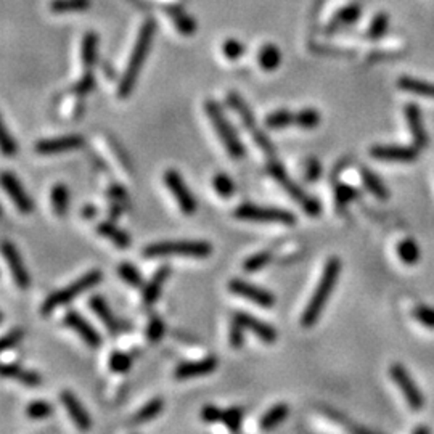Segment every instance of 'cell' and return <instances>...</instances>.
Returning <instances> with one entry per match:
<instances>
[{
  "label": "cell",
  "instance_id": "50",
  "mask_svg": "<svg viewBox=\"0 0 434 434\" xmlns=\"http://www.w3.org/2000/svg\"><path fill=\"white\" fill-rule=\"evenodd\" d=\"M200 416L205 423H219V421H222L224 410L219 409L217 405H205L201 409Z\"/></svg>",
  "mask_w": 434,
  "mask_h": 434
},
{
  "label": "cell",
  "instance_id": "27",
  "mask_svg": "<svg viewBox=\"0 0 434 434\" xmlns=\"http://www.w3.org/2000/svg\"><path fill=\"white\" fill-rule=\"evenodd\" d=\"M397 85H399V89L404 90V92H409V94L434 98V83H428V80L402 76L401 79H399Z\"/></svg>",
  "mask_w": 434,
  "mask_h": 434
},
{
  "label": "cell",
  "instance_id": "57",
  "mask_svg": "<svg viewBox=\"0 0 434 434\" xmlns=\"http://www.w3.org/2000/svg\"><path fill=\"white\" fill-rule=\"evenodd\" d=\"M121 212H123V205L111 201V207H109V217H111V221L118 219L121 216Z\"/></svg>",
  "mask_w": 434,
  "mask_h": 434
},
{
  "label": "cell",
  "instance_id": "37",
  "mask_svg": "<svg viewBox=\"0 0 434 434\" xmlns=\"http://www.w3.org/2000/svg\"><path fill=\"white\" fill-rule=\"evenodd\" d=\"M118 275L121 277V280L132 288H143L145 285L143 275L138 272L135 265L131 263H121L118 267Z\"/></svg>",
  "mask_w": 434,
  "mask_h": 434
},
{
  "label": "cell",
  "instance_id": "56",
  "mask_svg": "<svg viewBox=\"0 0 434 434\" xmlns=\"http://www.w3.org/2000/svg\"><path fill=\"white\" fill-rule=\"evenodd\" d=\"M80 214H83V217L85 219V221H92V219H95L97 216V207L94 205H85L83 207V211H80Z\"/></svg>",
  "mask_w": 434,
  "mask_h": 434
},
{
  "label": "cell",
  "instance_id": "17",
  "mask_svg": "<svg viewBox=\"0 0 434 434\" xmlns=\"http://www.w3.org/2000/svg\"><path fill=\"white\" fill-rule=\"evenodd\" d=\"M60 401L63 404V407L66 409L69 418H71L73 423L78 426V430L89 431L92 428V418L90 415L87 414V410L84 409V405L80 404L79 399L74 396L71 391H61Z\"/></svg>",
  "mask_w": 434,
  "mask_h": 434
},
{
  "label": "cell",
  "instance_id": "55",
  "mask_svg": "<svg viewBox=\"0 0 434 434\" xmlns=\"http://www.w3.org/2000/svg\"><path fill=\"white\" fill-rule=\"evenodd\" d=\"M108 196L111 198V201L114 203H119V205H124V203L127 201V193L126 190L121 187L119 183H111L108 187Z\"/></svg>",
  "mask_w": 434,
  "mask_h": 434
},
{
  "label": "cell",
  "instance_id": "30",
  "mask_svg": "<svg viewBox=\"0 0 434 434\" xmlns=\"http://www.w3.org/2000/svg\"><path fill=\"white\" fill-rule=\"evenodd\" d=\"M52 210L58 217H65L69 210V190L65 183H55L50 192Z\"/></svg>",
  "mask_w": 434,
  "mask_h": 434
},
{
  "label": "cell",
  "instance_id": "46",
  "mask_svg": "<svg viewBox=\"0 0 434 434\" xmlns=\"http://www.w3.org/2000/svg\"><path fill=\"white\" fill-rule=\"evenodd\" d=\"M94 87H95L94 73L87 71V73H83V76H80L78 79V83L73 85V94H76L78 97H84L89 94V92L94 90Z\"/></svg>",
  "mask_w": 434,
  "mask_h": 434
},
{
  "label": "cell",
  "instance_id": "9",
  "mask_svg": "<svg viewBox=\"0 0 434 434\" xmlns=\"http://www.w3.org/2000/svg\"><path fill=\"white\" fill-rule=\"evenodd\" d=\"M390 375L392 381L397 385L399 390L402 391L404 399L405 402L409 404V407L415 410V412H418V410L423 407L425 399L423 394H421V391L418 390V386L415 385L412 376H410L407 370H405V367L401 366V363H394V366H391L390 368Z\"/></svg>",
  "mask_w": 434,
  "mask_h": 434
},
{
  "label": "cell",
  "instance_id": "49",
  "mask_svg": "<svg viewBox=\"0 0 434 434\" xmlns=\"http://www.w3.org/2000/svg\"><path fill=\"white\" fill-rule=\"evenodd\" d=\"M414 318L426 328H434V309L428 306H416L414 309Z\"/></svg>",
  "mask_w": 434,
  "mask_h": 434
},
{
  "label": "cell",
  "instance_id": "5",
  "mask_svg": "<svg viewBox=\"0 0 434 434\" xmlns=\"http://www.w3.org/2000/svg\"><path fill=\"white\" fill-rule=\"evenodd\" d=\"M205 113H206L207 118H210L214 131H216V134L222 140L224 147H225V150H227L230 158L241 159L243 156H245V147H243V143L239 138L236 131L234 129V126L230 124L227 116H225L222 107L214 100H206L205 102Z\"/></svg>",
  "mask_w": 434,
  "mask_h": 434
},
{
  "label": "cell",
  "instance_id": "40",
  "mask_svg": "<svg viewBox=\"0 0 434 434\" xmlns=\"http://www.w3.org/2000/svg\"><path fill=\"white\" fill-rule=\"evenodd\" d=\"M108 367L113 373H127L132 367V357L123 351H113L108 358Z\"/></svg>",
  "mask_w": 434,
  "mask_h": 434
},
{
  "label": "cell",
  "instance_id": "21",
  "mask_svg": "<svg viewBox=\"0 0 434 434\" xmlns=\"http://www.w3.org/2000/svg\"><path fill=\"white\" fill-rule=\"evenodd\" d=\"M169 277H171V265H167V264H163L158 270L155 272L152 279L143 285L142 299L145 304L152 306L156 303V301H158L161 289H163L164 283L167 279H169Z\"/></svg>",
  "mask_w": 434,
  "mask_h": 434
},
{
  "label": "cell",
  "instance_id": "45",
  "mask_svg": "<svg viewBox=\"0 0 434 434\" xmlns=\"http://www.w3.org/2000/svg\"><path fill=\"white\" fill-rule=\"evenodd\" d=\"M222 423L227 426V430L230 431H240L243 425V410L240 407H230L224 410Z\"/></svg>",
  "mask_w": 434,
  "mask_h": 434
},
{
  "label": "cell",
  "instance_id": "6",
  "mask_svg": "<svg viewBox=\"0 0 434 434\" xmlns=\"http://www.w3.org/2000/svg\"><path fill=\"white\" fill-rule=\"evenodd\" d=\"M227 103H229V107L236 113V116L240 118L243 127H245V129L250 132V135L254 140V143H256L258 147L269 156V159H274L275 158V147L272 145V142L269 140L267 135H265L264 132L258 127L256 119H254L250 107L246 105V102L243 100V98L239 94H236V92H229Z\"/></svg>",
  "mask_w": 434,
  "mask_h": 434
},
{
  "label": "cell",
  "instance_id": "3",
  "mask_svg": "<svg viewBox=\"0 0 434 434\" xmlns=\"http://www.w3.org/2000/svg\"><path fill=\"white\" fill-rule=\"evenodd\" d=\"M212 253V245L203 240H182V241H161L143 248V256L148 259L182 256L193 259H206Z\"/></svg>",
  "mask_w": 434,
  "mask_h": 434
},
{
  "label": "cell",
  "instance_id": "22",
  "mask_svg": "<svg viewBox=\"0 0 434 434\" xmlns=\"http://www.w3.org/2000/svg\"><path fill=\"white\" fill-rule=\"evenodd\" d=\"M362 15V8L358 4H349L346 7L339 8L337 13H334L330 21L327 23L325 31L327 32H334L339 31V29L351 26L352 23H356Z\"/></svg>",
  "mask_w": 434,
  "mask_h": 434
},
{
  "label": "cell",
  "instance_id": "2",
  "mask_svg": "<svg viewBox=\"0 0 434 434\" xmlns=\"http://www.w3.org/2000/svg\"><path fill=\"white\" fill-rule=\"evenodd\" d=\"M339 274H341L339 258H330L327 260L325 267H323V274L317 283L314 294H312L309 304L306 306L303 315H301V325L304 328L314 327L318 318H320L330 296H332L334 287H337Z\"/></svg>",
  "mask_w": 434,
  "mask_h": 434
},
{
  "label": "cell",
  "instance_id": "24",
  "mask_svg": "<svg viewBox=\"0 0 434 434\" xmlns=\"http://www.w3.org/2000/svg\"><path fill=\"white\" fill-rule=\"evenodd\" d=\"M2 376L4 378H15L21 385L28 387H37L42 383V376L32 370H25L18 363H5L2 366Z\"/></svg>",
  "mask_w": 434,
  "mask_h": 434
},
{
  "label": "cell",
  "instance_id": "31",
  "mask_svg": "<svg viewBox=\"0 0 434 434\" xmlns=\"http://www.w3.org/2000/svg\"><path fill=\"white\" fill-rule=\"evenodd\" d=\"M164 409V401L161 397H155L152 399V401H148L147 404L143 405L142 409H138L135 415L132 416V425H142V423H147V421L153 420L158 416L161 412H163Z\"/></svg>",
  "mask_w": 434,
  "mask_h": 434
},
{
  "label": "cell",
  "instance_id": "26",
  "mask_svg": "<svg viewBox=\"0 0 434 434\" xmlns=\"http://www.w3.org/2000/svg\"><path fill=\"white\" fill-rule=\"evenodd\" d=\"M97 34L95 32H85L83 39H80V49H79V60L83 71H92L97 60Z\"/></svg>",
  "mask_w": 434,
  "mask_h": 434
},
{
  "label": "cell",
  "instance_id": "53",
  "mask_svg": "<svg viewBox=\"0 0 434 434\" xmlns=\"http://www.w3.org/2000/svg\"><path fill=\"white\" fill-rule=\"evenodd\" d=\"M2 152L5 156H15L16 152H18V145H16L15 138L10 135L5 124H2Z\"/></svg>",
  "mask_w": 434,
  "mask_h": 434
},
{
  "label": "cell",
  "instance_id": "43",
  "mask_svg": "<svg viewBox=\"0 0 434 434\" xmlns=\"http://www.w3.org/2000/svg\"><path fill=\"white\" fill-rule=\"evenodd\" d=\"M245 330L236 318L231 317L229 327V344L231 349H241L245 346Z\"/></svg>",
  "mask_w": 434,
  "mask_h": 434
},
{
  "label": "cell",
  "instance_id": "42",
  "mask_svg": "<svg viewBox=\"0 0 434 434\" xmlns=\"http://www.w3.org/2000/svg\"><path fill=\"white\" fill-rule=\"evenodd\" d=\"M212 187L216 190V193L222 198H230L235 193V183L224 172H217L212 179Z\"/></svg>",
  "mask_w": 434,
  "mask_h": 434
},
{
  "label": "cell",
  "instance_id": "32",
  "mask_svg": "<svg viewBox=\"0 0 434 434\" xmlns=\"http://www.w3.org/2000/svg\"><path fill=\"white\" fill-rule=\"evenodd\" d=\"M282 55L274 44H265L258 52V63L264 71H275L280 66Z\"/></svg>",
  "mask_w": 434,
  "mask_h": 434
},
{
  "label": "cell",
  "instance_id": "12",
  "mask_svg": "<svg viewBox=\"0 0 434 434\" xmlns=\"http://www.w3.org/2000/svg\"><path fill=\"white\" fill-rule=\"evenodd\" d=\"M85 143V138L79 134H69L61 135L55 138H44L34 145L36 153L50 156V155H60L65 152H71V150L80 148Z\"/></svg>",
  "mask_w": 434,
  "mask_h": 434
},
{
  "label": "cell",
  "instance_id": "23",
  "mask_svg": "<svg viewBox=\"0 0 434 434\" xmlns=\"http://www.w3.org/2000/svg\"><path fill=\"white\" fill-rule=\"evenodd\" d=\"M89 306L90 309L94 311V314L103 322V325L108 328L109 333L116 334L119 332L118 320H116V317L113 315V312L109 309L105 298L100 296V294H94V296L89 298Z\"/></svg>",
  "mask_w": 434,
  "mask_h": 434
},
{
  "label": "cell",
  "instance_id": "10",
  "mask_svg": "<svg viewBox=\"0 0 434 434\" xmlns=\"http://www.w3.org/2000/svg\"><path fill=\"white\" fill-rule=\"evenodd\" d=\"M227 288H229V291L231 294H235V296L245 298L248 301H251V303L260 306V308H264V309L274 308V304H275L274 293H270L269 289L260 288L258 285H254V283H250L246 280L231 279L229 282Z\"/></svg>",
  "mask_w": 434,
  "mask_h": 434
},
{
  "label": "cell",
  "instance_id": "28",
  "mask_svg": "<svg viewBox=\"0 0 434 434\" xmlns=\"http://www.w3.org/2000/svg\"><path fill=\"white\" fill-rule=\"evenodd\" d=\"M92 5L90 0H50L49 10L54 15L83 13Z\"/></svg>",
  "mask_w": 434,
  "mask_h": 434
},
{
  "label": "cell",
  "instance_id": "36",
  "mask_svg": "<svg viewBox=\"0 0 434 434\" xmlns=\"http://www.w3.org/2000/svg\"><path fill=\"white\" fill-rule=\"evenodd\" d=\"M397 256L404 264L414 265L420 260V248L414 240L405 239L397 245Z\"/></svg>",
  "mask_w": 434,
  "mask_h": 434
},
{
  "label": "cell",
  "instance_id": "58",
  "mask_svg": "<svg viewBox=\"0 0 434 434\" xmlns=\"http://www.w3.org/2000/svg\"><path fill=\"white\" fill-rule=\"evenodd\" d=\"M414 433H415V434H418V433H430V428H425V426L416 428V430H415Z\"/></svg>",
  "mask_w": 434,
  "mask_h": 434
},
{
  "label": "cell",
  "instance_id": "7",
  "mask_svg": "<svg viewBox=\"0 0 434 434\" xmlns=\"http://www.w3.org/2000/svg\"><path fill=\"white\" fill-rule=\"evenodd\" d=\"M235 217L240 221L250 222H274L283 225H294L296 224V216L291 211L280 210V207H267V206H256L251 203H243L235 210Z\"/></svg>",
  "mask_w": 434,
  "mask_h": 434
},
{
  "label": "cell",
  "instance_id": "51",
  "mask_svg": "<svg viewBox=\"0 0 434 434\" xmlns=\"http://www.w3.org/2000/svg\"><path fill=\"white\" fill-rule=\"evenodd\" d=\"M322 176V164L317 158H311L304 167V179L308 182H317Z\"/></svg>",
  "mask_w": 434,
  "mask_h": 434
},
{
  "label": "cell",
  "instance_id": "4",
  "mask_svg": "<svg viewBox=\"0 0 434 434\" xmlns=\"http://www.w3.org/2000/svg\"><path fill=\"white\" fill-rule=\"evenodd\" d=\"M103 280V272L98 269H92L84 274L83 277H79L78 280H74L73 283H69L66 288L58 289V291L49 294L47 298L44 299L42 306H40V314L49 315L60 306H65L68 303H71L73 299H76L80 294L85 293L87 289L97 287L98 283Z\"/></svg>",
  "mask_w": 434,
  "mask_h": 434
},
{
  "label": "cell",
  "instance_id": "14",
  "mask_svg": "<svg viewBox=\"0 0 434 434\" xmlns=\"http://www.w3.org/2000/svg\"><path fill=\"white\" fill-rule=\"evenodd\" d=\"M63 323L69 327L73 332H76L84 343L90 347H98L102 344V337L97 330L90 325L85 318L76 311H68L65 317H63Z\"/></svg>",
  "mask_w": 434,
  "mask_h": 434
},
{
  "label": "cell",
  "instance_id": "25",
  "mask_svg": "<svg viewBox=\"0 0 434 434\" xmlns=\"http://www.w3.org/2000/svg\"><path fill=\"white\" fill-rule=\"evenodd\" d=\"M97 234L100 236H105V239H108L116 248H119V250H127L132 243L131 235L123 229H119L113 221H105L98 224Z\"/></svg>",
  "mask_w": 434,
  "mask_h": 434
},
{
  "label": "cell",
  "instance_id": "18",
  "mask_svg": "<svg viewBox=\"0 0 434 434\" xmlns=\"http://www.w3.org/2000/svg\"><path fill=\"white\" fill-rule=\"evenodd\" d=\"M219 361L214 356H207L201 361L193 362H183L176 368L174 372V378L176 380H188V378H198V376H205L212 373L217 368Z\"/></svg>",
  "mask_w": 434,
  "mask_h": 434
},
{
  "label": "cell",
  "instance_id": "35",
  "mask_svg": "<svg viewBox=\"0 0 434 434\" xmlns=\"http://www.w3.org/2000/svg\"><path fill=\"white\" fill-rule=\"evenodd\" d=\"M320 119L322 116L315 108H303L294 113V124L304 131L315 129V127L320 124Z\"/></svg>",
  "mask_w": 434,
  "mask_h": 434
},
{
  "label": "cell",
  "instance_id": "15",
  "mask_svg": "<svg viewBox=\"0 0 434 434\" xmlns=\"http://www.w3.org/2000/svg\"><path fill=\"white\" fill-rule=\"evenodd\" d=\"M418 150L414 147H404V145H376L370 150V156L380 161H401L410 163L418 158Z\"/></svg>",
  "mask_w": 434,
  "mask_h": 434
},
{
  "label": "cell",
  "instance_id": "47",
  "mask_svg": "<svg viewBox=\"0 0 434 434\" xmlns=\"http://www.w3.org/2000/svg\"><path fill=\"white\" fill-rule=\"evenodd\" d=\"M243 54H245V47L236 39H227L222 44V55L230 61L239 60Z\"/></svg>",
  "mask_w": 434,
  "mask_h": 434
},
{
  "label": "cell",
  "instance_id": "1",
  "mask_svg": "<svg viewBox=\"0 0 434 434\" xmlns=\"http://www.w3.org/2000/svg\"><path fill=\"white\" fill-rule=\"evenodd\" d=\"M155 32H156V25L153 23V20L150 18L145 20L140 29H138L134 47H132L129 60H127V65L123 71V76L119 79L118 84L119 98H127L132 94V90H134L138 74H140L143 63L150 54V47H152Z\"/></svg>",
  "mask_w": 434,
  "mask_h": 434
},
{
  "label": "cell",
  "instance_id": "52",
  "mask_svg": "<svg viewBox=\"0 0 434 434\" xmlns=\"http://www.w3.org/2000/svg\"><path fill=\"white\" fill-rule=\"evenodd\" d=\"M23 338H25V330L23 328L10 330V332L2 338V351H8L16 344H20V341Z\"/></svg>",
  "mask_w": 434,
  "mask_h": 434
},
{
  "label": "cell",
  "instance_id": "20",
  "mask_svg": "<svg viewBox=\"0 0 434 434\" xmlns=\"http://www.w3.org/2000/svg\"><path fill=\"white\" fill-rule=\"evenodd\" d=\"M269 172L293 200H296L298 203H303L306 198H308V195L303 192V188H301L296 182H293L291 179H289L285 167H283L275 158L269 159Z\"/></svg>",
  "mask_w": 434,
  "mask_h": 434
},
{
  "label": "cell",
  "instance_id": "39",
  "mask_svg": "<svg viewBox=\"0 0 434 434\" xmlns=\"http://www.w3.org/2000/svg\"><path fill=\"white\" fill-rule=\"evenodd\" d=\"M272 260V253L270 251H259L256 254H251L250 258H246L243 260V270L246 274H256V272L263 270L265 265H267Z\"/></svg>",
  "mask_w": 434,
  "mask_h": 434
},
{
  "label": "cell",
  "instance_id": "8",
  "mask_svg": "<svg viewBox=\"0 0 434 434\" xmlns=\"http://www.w3.org/2000/svg\"><path fill=\"white\" fill-rule=\"evenodd\" d=\"M163 181L167 190H169L174 198H176L179 210H181L185 216H193L198 205H196V198L193 193L190 192L187 183H185L182 174L176 169H167L163 176Z\"/></svg>",
  "mask_w": 434,
  "mask_h": 434
},
{
  "label": "cell",
  "instance_id": "33",
  "mask_svg": "<svg viewBox=\"0 0 434 434\" xmlns=\"http://www.w3.org/2000/svg\"><path fill=\"white\" fill-rule=\"evenodd\" d=\"M362 181H363V185H366V188L368 190V192L375 195L378 200L390 198V192H387V187L373 171L366 169V167H363V169H362Z\"/></svg>",
  "mask_w": 434,
  "mask_h": 434
},
{
  "label": "cell",
  "instance_id": "41",
  "mask_svg": "<svg viewBox=\"0 0 434 434\" xmlns=\"http://www.w3.org/2000/svg\"><path fill=\"white\" fill-rule=\"evenodd\" d=\"M54 414V405L47 401H42V399H39V401H32L31 404L26 407V415L31 420H44L47 418Z\"/></svg>",
  "mask_w": 434,
  "mask_h": 434
},
{
  "label": "cell",
  "instance_id": "44",
  "mask_svg": "<svg viewBox=\"0 0 434 434\" xmlns=\"http://www.w3.org/2000/svg\"><path fill=\"white\" fill-rule=\"evenodd\" d=\"M166 333V323L163 318H161L159 315H153L152 318H150L148 322V327H147V338L150 343H158V341L163 339Z\"/></svg>",
  "mask_w": 434,
  "mask_h": 434
},
{
  "label": "cell",
  "instance_id": "19",
  "mask_svg": "<svg viewBox=\"0 0 434 434\" xmlns=\"http://www.w3.org/2000/svg\"><path fill=\"white\" fill-rule=\"evenodd\" d=\"M404 116L405 121H407L410 134H412L414 145L416 148H425L428 145V134L423 126V119H421V111L418 105H415V103L405 105Z\"/></svg>",
  "mask_w": 434,
  "mask_h": 434
},
{
  "label": "cell",
  "instance_id": "48",
  "mask_svg": "<svg viewBox=\"0 0 434 434\" xmlns=\"http://www.w3.org/2000/svg\"><path fill=\"white\" fill-rule=\"evenodd\" d=\"M334 196H337L338 205L343 206V205H347V203L354 201L358 196V192L354 187H352V185L338 183L337 190H334Z\"/></svg>",
  "mask_w": 434,
  "mask_h": 434
},
{
  "label": "cell",
  "instance_id": "54",
  "mask_svg": "<svg viewBox=\"0 0 434 434\" xmlns=\"http://www.w3.org/2000/svg\"><path fill=\"white\" fill-rule=\"evenodd\" d=\"M301 206H303L304 212L308 214V216H311V217L320 216V212H322V203L318 201L315 196H309L308 195V198H306L303 203H301Z\"/></svg>",
  "mask_w": 434,
  "mask_h": 434
},
{
  "label": "cell",
  "instance_id": "29",
  "mask_svg": "<svg viewBox=\"0 0 434 434\" xmlns=\"http://www.w3.org/2000/svg\"><path fill=\"white\" fill-rule=\"evenodd\" d=\"M288 414H289V407L287 404L274 405V407L269 409L267 412L263 415V418H260V421H259L260 430H264V431L274 430V428H277L287 420Z\"/></svg>",
  "mask_w": 434,
  "mask_h": 434
},
{
  "label": "cell",
  "instance_id": "34",
  "mask_svg": "<svg viewBox=\"0 0 434 434\" xmlns=\"http://www.w3.org/2000/svg\"><path fill=\"white\" fill-rule=\"evenodd\" d=\"M264 124L267 129L272 131H280L285 129V127L294 124V113L289 111V109H275V111H272L270 114L265 116Z\"/></svg>",
  "mask_w": 434,
  "mask_h": 434
},
{
  "label": "cell",
  "instance_id": "11",
  "mask_svg": "<svg viewBox=\"0 0 434 434\" xmlns=\"http://www.w3.org/2000/svg\"><path fill=\"white\" fill-rule=\"evenodd\" d=\"M2 254L10 269V274L13 277L15 285L20 289H28L29 285H31V277H29V272L16 246L11 241L5 240L2 243Z\"/></svg>",
  "mask_w": 434,
  "mask_h": 434
},
{
  "label": "cell",
  "instance_id": "13",
  "mask_svg": "<svg viewBox=\"0 0 434 434\" xmlns=\"http://www.w3.org/2000/svg\"><path fill=\"white\" fill-rule=\"evenodd\" d=\"M2 187L20 212L29 214L34 211V203L31 200V196L26 193V190L23 188L21 182L16 179L15 174H11L8 171L2 172Z\"/></svg>",
  "mask_w": 434,
  "mask_h": 434
},
{
  "label": "cell",
  "instance_id": "38",
  "mask_svg": "<svg viewBox=\"0 0 434 434\" xmlns=\"http://www.w3.org/2000/svg\"><path fill=\"white\" fill-rule=\"evenodd\" d=\"M387 29H390V16L386 13H378L372 21H370V25L363 36L370 40H378L386 36Z\"/></svg>",
  "mask_w": 434,
  "mask_h": 434
},
{
  "label": "cell",
  "instance_id": "16",
  "mask_svg": "<svg viewBox=\"0 0 434 434\" xmlns=\"http://www.w3.org/2000/svg\"><path fill=\"white\" fill-rule=\"evenodd\" d=\"M234 318H236L243 327H245L248 332H251L253 334H256V337L264 341V343L272 344L277 341V330L270 325V323H265L263 320H259L254 315H251L250 312L245 311H236L234 312Z\"/></svg>",
  "mask_w": 434,
  "mask_h": 434
}]
</instances>
